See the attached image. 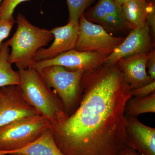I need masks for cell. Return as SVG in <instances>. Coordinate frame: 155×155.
<instances>
[{"label": "cell", "mask_w": 155, "mask_h": 155, "mask_svg": "<svg viewBox=\"0 0 155 155\" xmlns=\"http://www.w3.org/2000/svg\"><path fill=\"white\" fill-rule=\"evenodd\" d=\"M51 31L54 41L48 48H41L38 50L36 55L37 62L53 59L62 53L75 49L79 24L68 22L66 25L55 27Z\"/></svg>", "instance_id": "30bf717a"}, {"label": "cell", "mask_w": 155, "mask_h": 155, "mask_svg": "<svg viewBox=\"0 0 155 155\" xmlns=\"http://www.w3.org/2000/svg\"><path fill=\"white\" fill-rule=\"evenodd\" d=\"M119 155H140L139 153L137 152L136 151L130 148L129 147H126L122 150Z\"/></svg>", "instance_id": "603a6c76"}, {"label": "cell", "mask_w": 155, "mask_h": 155, "mask_svg": "<svg viewBox=\"0 0 155 155\" xmlns=\"http://www.w3.org/2000/svg\"><path fill=\"white\" fill-rule=\"evenodd\" d=\"M2 0H0V6H1V3H2Z\"/></svg>", "instance_id": "d4e9b609"}, {"label": "cell", "mask_w": 155, "mask_h": 155, "mask_svg": "<svg viewBox=\"0 0 155 155\" xmlns=\"http://www.w3.org/2000/svg\"><path fill=\"white\" fill-rule=\"evenodd\" d=\"M147 23L134 28L122 42L106 58L104 64L115 65L120 59L139 54H148L153 51V44Z\"/></svg>", "instance_id": "9c48e42d"}, {"label": "cell", "mask_w": 155, "mask_h": 155, "mask_svg": "<svg viewBox=\"0 0 155 155\" xmlns=\"http://www.w3.org/2000/svg\"><path fill=\"white\" fill-rule=\"evenodd\" d=\"M124 38L114 37L102 26L89 21L83 14L79 22V32L75 49L109 56Z\"/></svg>", "instance_id": "8992f818"}, {"label": "cell", "mask_w": 155, "mask_h": 155, "mask_svg": "<svg viewBox=\"0 0 155 155\" xmlns=\"http://www.w3.org/2000/svg\"><path fill=\"white\" fill-rule=\"evenodd\" d=\"M154 92H155V81L144 86L133 89L131 90L132 97H137L147 96Z\"/></svg>", "instance_id": "ffe728a7"}, {"label": "cell", "mask_w": 155, "mask_h": 155, "mask_svg": "<svg viewBox=\"0 0 155 155\" xmlns=\"http://www.w3.org/2000/svg\"><path fill=\"white\" fill-rule=\"evenodd\" d=\"M15 22L14 19H0V46L9 36Z\"/></svg>", "instance_id": "d6986e66"}, {"label": "cell", "mask_w": 155, "mask_h": 155, "mask_svg": "<svg viewBox=\"0 0 155 155\" xmlns=\"http://www.w3.org/2000/svg\"><path fill=\"white\" fill-rule=\"evenodd\" d=\"M16 22V32L6 41L11 48L8 61L18 69H27L36 63L37 53L52 40L54 35L51 30L31 24L21 13L17 15Z\"/></svg>", "instance_id": "3957f363"}, {"label": "cell", "mask_w": 155, "mask_h": 155, "mask_svg": "<svg viewBox=\"0 0 155 155\" xmlns=\"http://www.w3.org/2000/svg\"><path fill=\"white\" fill-rule=\"evenodd\" d=\"M126 117L127 146L140 155H155V128L143 124L137 117Z\"/></svg>", "instance_id": "8fae6325"}, {"label": "cell", "mask_w": 155, "mask_h": 155, "mask_svg": "<svg viewBox=\"0 0 155 155\" xmlns=\"http://www.w3.org/2000/svg\"><path fill=\"white\" fill-rule=\"evenodd\" d=\"M17 155L10 154V155Z\"/></svg>", "instance_id": "484cf974"}, {"label": "cell", "mask_w": 155, "mask_h": 155, "mask_svg": "<svg viewBox=\"0 0 155 155\" xmlns=\"http://www.w3.org/2000/svg\"><path fill=\"white\" fill-rule=\"evenodd\" d=\"M51 127L41 114L24 117L0 128V155L22 148L36 140Z\"/></svg>", "instance_id": "277c9868"}, {"label": "cell", "mask_w": 155, "mask_h": 155, "mask_svg": "<svg viewBox=\"0 0 155 155\" xmlns=\"http://www.w3.org/2000/svg\"><path fill=\"white\" fill-rule=\"evenodd\" d=\"M10 47L7 41L0 46V87L10 85H19L20 78L18 71L13 69L9 63Z\"/></svg>", "instance_id": "5bb4252c"}, {"label": "cell", "mask_w": 155, "mask_h": 155, "mask_svg": "<svg viewBox=\"0 0 155 155\" xmlns=\"http://www.w3.org/2000/svg\"><path fill=\"white\" fill-rule=\"evenodd\" d=\"M155 113V92L143 97H134L128 100L125 113L127 117H137L147 113Z\"/></svg>", "instance_id": "9a60e30c"}, {"label": "cell", "mask_w": 155, "mask_h": 155, "mask_svg": "<svg viewBox=\"0 0 155 155\" xmlns=\"http://www.w3.org/2000/svg\"><path fill=\"white\" fill-rule=\"evenodd\" d=\"M146 22L149 27L153 37L155 38V6L153 4H150L148 13L147 17Z\"/></svg>", "instance_id": "44dd1931"}, {"label": "cell", "mask_w": 155, "mask_h": 155, "mask_svg": "<svg viewBox=\"0 0 155 155\" xmlns=\"http://www.w3.org/2000/svg\"><path fill=\"white\" fill-rule=\"evenodd\" d=\"M38 71L47 84L54 89L67 115L72 114L79 102L81 81L84 71H69L58 65L47 66Z\"/></svg>", "instance_id": "5b68a950"}, {"label": "cell", "mask_w": 155, "mask_h": 155, "mask_svg": "<svg viewBox=\"0 0 155 155\" xmlns=\"http://www.w3.org/2000/svg\"><path fill=\"white\" fill-rule=\"evenodd\" d=\"M18 71L20 78L19 85L28 102L49 120L51 126L60 123L67 114L55 92L36 69L30 67Z\"/></svg>", "instance_id": "7a4b0ae2"}, {"label": "cell", "mask_w": 155, "mask_h": 155, "mask_svg": "<svg viewBox=\"0 0 155 155\" xmlns=\"http://www.w3.org/2000/svg\"><path fill=\"white\" fill-rule=\"evenodd\" d=\"M130 0H116V2L121 6L123 5L125 3L127 2Z\"/></svg>", "instance_id": "cb8c5ba5"}, {"label": "cell", "mask_w": 155, "mask_h": 155, "mask_svg": "<svg viewBox=\"0 0 155 155\" xmlns=\"http://www.w3.org/2000/svg\"><path fill=\"white\" fill-rule=\"evenodd\" d=\"M30 0H2L0 6V19H14V10L20 3Z\"/></svg>", "instance_id": "ac0fdd59"}, {"label": "cell", "mask_w": 155, "mask_h": 155, "mask_svg": "<svg viewBox=\"0 0 155 155\" xmlns=\"http://www.w3.org/2000/svg\"><path fill=\"white\" fill-rule=\"evenodd\" d=\"M118 64L84 72L77 108L51 126L64 155H119L126 146V104L132 96Z\"/></svg>", "instance_id": "6da1fadb"}, {"label": "cell", "mask_w": 155, "mask_h": 155, "mask_svg": "<svg viewBox=\"0 0 155 155\" xmlns=\"http://www.w3.org/2000/svg\"><path fill=\"white\" fill-rule=\"evenodd\" d=\"M149 54V53H148ZM148 54H139L120 59L117 64L132 89L148 84L153 80L146 72Z\"/></svg>", "instance_id": "7c38bea8"}, {"label": "cell", "mask_w": 155, "mask_h": 155, "mask_svg": "<svg viewBox=\"0 0 155 155\" xmlns=\"http://www.w3.org/2000/svg\"><path fill=\"white\" fill-rule=\"evenodd\" d=\"M96 0H67L69 12V22L79 24L84 11Z\"/></svg>", "instance_id": "e0dca14e"}, {"label": "cell", "mask_w": 155, "mask_h": 155, "mask_svg": "<svg viewBox=\"0 0 155 155\" xmlns=\"http://www.w3.org/2000/svg\"><path fill=\"white\" fill-rule=\"evenodd\" d=\"M41 114L28 102L19 85L0 87V128L24 117Z\"/></svg>", "instance_id": "52a82bcc"}, {"label": "cell", "mask_w": 155, "mask_h": 155, "mask_svg": "<svg viewBox=\"0 0 155 155\" xmlns=\"http://www.w3.org/2000/svg\"><path fill=\"white\" fill-rule=\"evenodd\" d=\"M143 1H147V0H143Z\"/></svg>", "instance_id": "4316f807"}, {"label": "cell", "mask_w": 155, "mask_h": 155, "mask_svg": "<svg viewBox=\"0 0 155 155\" xmlns=\"http://www.w3.org/2000/svg\"><path fill=\"white\" fill-rule=\"evenodd\" d=\"M108 56L73 49L62 53L53 59L37 61L31 67L38 71L47 66L58 65L69 71L82 70L84 72L102 65Z\"/></svg>", "instance_id": "ba28073f"}, {"label": "cell", "mask_w": 155, "mask_h": 155, "mask_svg": "<svg viewBox=\"0 0 155 155\" xmlns=\"http://www.w3.org/2000/svg\"><path fill=\"white\" fill-rule=\"evenodd\" d=\"M147 67L148 69V75L153 80H155V51L154 50L148 54L147 63Z\"/></svg>", "instance_id": "7402d4cb"}, {"label": "cell", "mask_w": 155, "mask_h": 155, "mask_svg": "<svg viewBox=\"0 0 155 155\" xmlns=\"http://www.w3.org/2000/svg\"><path fill=\"white\" fill-rule=\"evenodd\" d=\"M150 4L143 0H130L122 6L123 17L128 27L139 28L146 24Z\"/></svg>", "instance_id": "4fadbf2b"}, {"label": "cell", "mask_w": 155, "mask_h": 155, "mask_svg": "<svg viewBox=\"0 0 155 155\" xmlns=\"http://www.w3.org/2000/svg\"><path fill=\"white\" fill-rule=\"evenodd\" d=\"M112 15L123 16L122 6L119 5L116 0H99L95 5L84 16L86 18L101 23L105 18Z\"/></svg>", "instance_id": "2e32d148"}]
</instances>
